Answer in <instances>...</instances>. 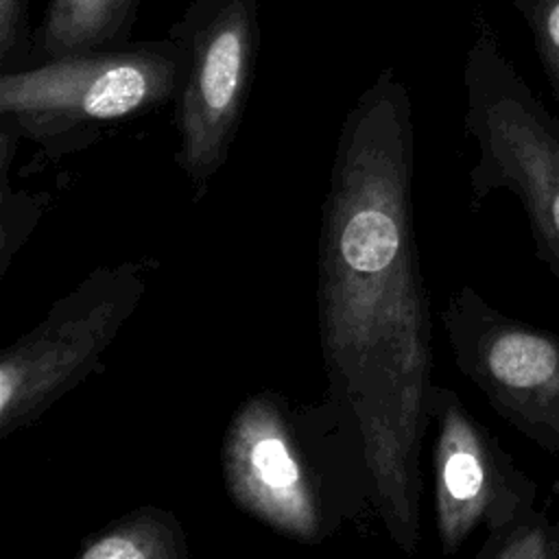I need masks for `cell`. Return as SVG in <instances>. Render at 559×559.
Wrapping results in <instances>:
<instances>
[{
    "instance_id": "1",
    "label": "cell",
    "mask_w": 559,
    "mask_h": 559,
    "mask_svg": "<svg viewBox=\"0 0 559 559\" xmlns=\"http://www.w3.org/2000/svg\"><path fill=\"white\" fill-rule=\"evenodd\" d=\"M415 131L402 79L380 70L349 107L317 249L321 402L371 522L404 555L421 542L419 456L432 424L430 299L413 216Z\"/></svg>"
},
{
    "instance_id": "2",
    "label": "cell",
    "mask_w": 559,
    "mask_h": 559,
    "mask_svg": "<svg viewBox=\"0 0 559 559\" xmlns=\"http://www.w3.org/2000/svg\"><path fill=\"white\" fill-rule=\"evenodd\" d=\"M234 504L299 544H321L341 522L371 524L347 448L323 404L293 406L277 391L245 397L221 448Z\"/></svg>"
},
{
    "instance_id": "3",
    "label": "cell",
    "mask_w": 559,
    "mask_h": 559,
    "mask_svg": "<svg viewBox=\"0 0 559 559\" xmlns=\"http://www.w3.org/2000/svg\"><path fill=\"white\" fill-rule=\"evenodd\" d=\"M188 50L164 39L127 41L0 72V122L50 159L92 146L107 124L175 103Z\"/></svg>"
},
{
    "instance_id": "4",
    "label": "cell",
    "mask_w": 559,
    "mask_h": 559,
    "mask_svg": "<svg viewBox=\"0 0 559 559\" xmlns=\"http://www.w3.org/2000/svg\"><path fill=\"white\" fill-rule=\"evenodd\" d=\"M463 129L476 146L472 207L511 192L528 221L535 255L559 280V120L504 55L483 13L463 66Z\"/></svg>"
},
{
    "instance_id": "5",
    "label": "cell",
    "mask_w": 559,
    "mask_h": 559,
    "mask_svg": "<svg viewBox=\"0 0 559 559\" xmlns=\"http://www.w3.org/2000/svg\"><path fill=\"white\" fill-rule=\"evenodd\" d=\"M155 260L90 271L0 356V437L35 424L66 393L103 371V356L148 288Z\"/></svg>"
},
{
    "instance_id": "6",
    "label": "cell",
    "mask_w": 559,
    "mask_h": 559,
    "mask_svg": "<svg viewBox=\"0 0 559 559\" xmlns=\"http://www.w3.org/2000/svg\"><path fill=\"white\" fill-rule=\"evenodd\" d=\"M166 35L188 50L175 100V159L201 199L225 166L247 107L260 48L258 0H192Z\"/></svg>"
},
{
    "instance_id": "7",
    "label": "cell",
    "mask_w": 559,
    "mask_h": 559,
    "mask_svg": "<svg viewBox=\"0 0 559 559\" xmlns=\"http://www.w3.org/2000/svg\"><path fill=\"white\" fill-rule=\"evenodd\" d=\"M441 323L456 369L544 452L559 454V334L493 308L472 286L450 293Z\"/></svg>"
},
{
    "instance_id": "8",
    "label": "cell",
    "mask_w": 559,
    "mask_h": 559,
    "mask_svg": "<svg viewBox=\"0 0 559 559\" xmlns=\"http://www.w3.org/2000/svg\"><path fill=\"white\" fill-rule=\"evenodd\" d=\"M432 493L439 546L461 550L476 528L500 531L535 507L537 483L461 402L437 384L432 402Z\"/></svg>"
},
{
    "instance_id": "9",
    "label": "cell",
    "mask_w": 559,
    "mask_h": 559,
    "mask_svg": "<svg viewBox=\"0 0 559 559\" xmlns=\"http://www.w3.org/2000/svg\"><path fill=\"white\" fill-rule=\"evenodd\" d=\"M140 0H48L35 63L129 41Z\"/></svg>"
},
{
    "instance_id": "10",
    "label": "cell",
    "mask_w": 559,
    "mask_h": 559,
    "mask_svg": "<svg viewBox=\"0 0 559 559\" xmlns=\"http://www.w3.org/2000/svg\"><path fill=\"white\" fill-rule=\"evenodd\" d=\"M79 559H188V535L179 518L162 507L142 504L85 535Z\"/></svg>"
},
{
    "instance_id": "11",
    "label": "cell",
    "mask_w": 559,
    "mask_h": 559,
    "mask_svg": "<svg viewBox=\"0 0 559 559\" xmlns=\"http://www.w3.org/2000/svg\"><path fill=\"white\" fill-rule=\"evenodd\" d=\"M476 559H559V513L533 507L500 531L485 533Z\"/></svg>"
},
{
    "instance_id": "12",
    "label": "cell",
    "mask_w": 559,
    "mask_h": 559,
    "mask_svg": "<svg viewBox=\"0 0 559 559\" xmlns=\"http://www.w3.org/2000/svg\"><path fill=\"white\" fill-rule=\"evenodd\" d=\"M20 133L7 124L0 122V164H2V238H0V249H2V275L7 273L13 255L17 249L24 245L28 234L35 229L44 205L39 197L28 194L26 190H11L9 186V164L13 159V151L20 142Z\"/></svg>"
},
{
    "instance_id": "13",
    "label": "cell",
    "mask_w": 559,
    "mask_h": 559,
    "mask_svg": "<svg viewBox=\"0 0 559 559\" xmlns=\"http://www.w3.org/2000/svg\"><path fill=\"white\" fill-rule=\"evenodd\" d=\"M533 37L544 76L559 105V0H513Z\"/></svg>"
},
{
    "instance_id": "14",
    "label": "cell",
    "mask_w": 559,
    "mask_h": 559,
    "mask_svg": "<svg viewBox=\"0 0 559 559\" xmlns=\"http://www.w3.org/2000/svg\"><path fill=\"white\" fill-rule=\"evenodd\" d=\"M35 63V37L28 31V0H0V72Z\"/></svg>"
}]
</instances>
